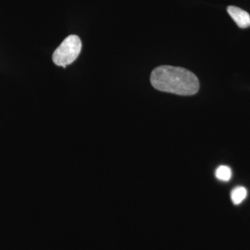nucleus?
<instances>
[{
	"mask_svg": "<svg viewBox=\"0 0 250 250\" xmlns=\"http://www.w3.org/2000/svg\"><path fill=\"white\" fill-rule=\"evenodd\" d=\"M228 12L240 28L246 29L250 27V16L247 11L237 6H229Z\"/></svg>",
	"mask_w": 250,
	"mask_h": 250,
	"instance_id": "7ed1b4c3",
	"label": "nucleus"
},
{
	"mask_svg": "<svg viewBox=\"0 0 250 250\" xmlns=\"http://www.w3.org/2000/svg\"><path fill=\"white\" fill-rule=\"evenodd\" d=\"M230 196H231V202H233V205H239L246 200L248 196V190L244 187L239 186V187H236L233 188Z\"/></svg>",
	"mask_w": 250,
	"mask_h": 250,
	"instance_id": "20e7f679",
	"label": "nucleus"
},
{
	"mask_svg": "<svg viewBox=\"0 0 250 250\" xmlns=\"http://www.w3.org/2000/svg\"><path fill=\"white\" fill-rule=\"evenodd\" d=\"M215 175L221 182H229L232 177V170L228 166H220L215 170Z\"/></svg>",
	"mask_w": 250,
	"mask_h": 250,
	"instance_id": "39448f33",
	"label": "nucleus"
},
{
	"mask_svg": "<svg viewBox=\"0 0 250 250\" xmlns=\"http://www.w3.org/2000/svg\"><path fill=\"white\" fill-rule=\"evenodd\" d=\"M150 82L156 90L183 96L195 95L200 88L195 74L183 67L171 65L156 67L151 74Z\"/></svg>",
	"mask_w": 250,
	"mask_h": 250,
	"instance_id": "f257e3e1",
	"label": "nucleus"
},
{
	"mask_svg": "<svg viewBox=\"0 0 250 250\" xmlns=\"http://www.w3.org/2000/svg\"><path fill=\"white\" fill-rule=\"evenodd\" d=\"M82 41L79 36H67L54 51L52 60L56 65L65 68L76 60L82 51Z\"/></svg>",
	"mask_w": 250,
	"mask_h": 250,
	"instance_id": "f03ea898",
	"label": "nucleus"
}]
</instances>
